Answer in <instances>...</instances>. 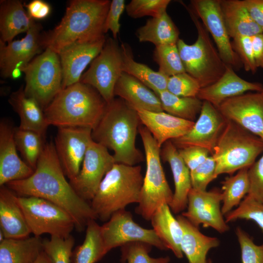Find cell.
<instances>
[{
  "label": "cell",
  "instance_id": "b9f144b4",
  "mask_svg": "<svg viewBox=\"0 0 263 263\" xmlns=\"http://www.w3.org/2000/svg\"><path fill=\"white\" fill-rule=\"evenodd\" d=\"M74 243L71 235L67 238L51 236L50 239L43 240V250L52 263H70Z\"/></svg>",
  "mask_w": 263,
  "mask_h": 263
},
{
  "label": "cell",
  "instance_id": "ac0fdd59",
  "mask_svg": "<svg viewBox=\"0 0 263 263\" xmlns=\"http://www.w3.org/2000/svg\"><path fill=\"white\" fill-rule=\"evenodd\" d=\"M217 109L227 120L237 123L263 140V93L244 94L227 99Z\"/></svg>",
  "mask_w": 263,
  "mask_h": 263
},
{
  "label": "cell",
  "instance_id": "7402d4cb",
  "mask_svg": "<svg viewBox=\"0 0 263 263\" xmlns=\"http://www.w3.org/2000/svg\"><path fill=\"white\" fill-rule=\"evenodd\" d=\"M263 85L251 82L240 77L232 67L226 65L222 76L213 84L202 88L197 97L209 102L217 108L225 100L244 94L248 91L261 92Z\"/></svg>",
  "mask_w": 263,
  "mask_h": 263
},
{
  "label": "cell",
  "instance_id": "bcb514c9",
  "mask_svg": "<svg viewBox=\"0 0 263 263\" xmlns=\"http://www.w3.org/2000/svg\"><path fill=\"white\" fill-rule=\"evenodd\" d=\"M216 162L212 155L195 169L190 171L192 188L200 191L207 190L208 185L217 177Z\"/></svg>",
  "mask_w": 263,
  "mask_h": 263
},
{
  "label": "cell",
  "instance_id": "db71d44e",
  "mask_svg": "<svg viewBox=\"0 0 263 263\" xmlns=\"http://www.w3.org/2000/svg\"><path fill=\"white\" fill-rule=\"evenodd\" d=\"M254 59L257 68H263V33L251 37Z\"/></svg>",
  "mask_w": 263,
  "mask_h": 263
},
{
  "label": "cell",
  "instance_id": "6da1fadb",
  "mask_svg": "<svg viewBox=\"0 0 263 263\" xmlns=\"http://www.w3.org/2000/svg\"><path fill=\"white\" fill-rule=\"evenodd\" d=\"M54 143H46L36 168L29 177L5 185L19 196H35L60 207L73 218L75 228L82 231L97 217L91 204L80 197L65 178Z\"/></svg>",
  "mask_w": 263,
  "mask_h": 263
},
{
  "label": "cell",
  "instance_id": "ee69618b",
  "mask_svg": "<svg viewBox=\"0 0 263 263\" xmlns=\"http://www.w3.org/2000/svg\"><path fill=\"white\" fill-rule=\"evenodd\" d=\"M201 87L193 77L186 72L169 77L167 90L181 97H197Z\"/></svg>",
  "mask_w": 263,
  "mask_h": 263
},
{
  "label": "cell",
  "instance_id": "816d5d0a",
  "mask_svg": "<svg viewBox=\"0 0 263 263\" xmlns=\"http://www.w3.org/2000/svg\"><path fill=\"white\" fill-rule=\"evenodd\" d=\"M29 16L34 20L42 19L48 17L51 12V7L42 0H33L25 5Z\"/></svg>",
  "mask_w": 263,
  "mask_h": 263
},
{
  "label": "cell",
  "instance_id": "4316f807",
  "mask_svg": "<svg viewBox=\"0 0 263 263\" xmlns=\"http://www.w3.org/2000/svg\"><path fill=\"white\" fill-rule=\"evenodd\" d=\"M8 102L19 117V128L45 136L49 125L44 110L35 99L25 94L23 85L10 94Z\"/></svg>",
  "mask_w": 263,
  "mask_h": 263
},
{
  "label": "cell",
  "instance_id": "d6986e66",
  "mask_svg": "<svg viewBox=\"0 0 263 263\" xmlns=\"http://www.w3.org/2000/svg\"><path fill=\"white\" fill-rule=\"evenodd\" d=\"M41 25L36 23L20 40L7 43L0 41V69L1 76L11 77L13 71H21L44 49L41 40Z\"/></svg>",
  "mask_w": 263,
  "mask_h": 263
},
{
  "label": "cell",
  "instance_id": "ba28073f",
  "mask_svg": "<svg viewBox=\"0 0 263 263\" xmlns=\"http://www.w3.org/2000/svg\"><path fill=\"white\" fill-rule=\"evenodd\" d=\"M138 132L144 149L146 169L135 212L150 221L162 205L171 204L173 193L166 179L161 162V148L149 131L140 125Z\"/></svg>",
  "mask_w": 263,
  "mask_h": 263
},
{
  "label": "cell",
  "instance_id": "f907efd6",
  "mask_svg": "<svg viewBox=\"0 0 263 263\" xmlns=\"http://www.w3.org/2000/svg\"><path fill=\"white\" fill-rule=\"evenodd\" d=\"M178 150L190 171L203 163L210 153L207 149L196 146L187 147Z\"/></svg>",
  "mask_w": 263,
  "mask_h": 263
},
{
  "label": "cell",
  "instance_id": "8992f818",
  "mask_svg": "<svg viewBox=\"0 0 263 263\" xmlns=\"http://www.w3.org/2000/svg\"><path fill=\"white\" fill-rule=\"evenodd\" d=\"M185 7L196 27L197 38L190 45L179 38L177 46L186 72L196 79L202 88L218 80L225 73L227 65L200 19L190 7Z\"/></svg>",
  "mask_w": 263,
  "mask_h": 263
},
{
  "label": "cell",
  "instance_id": "11a10c76",
  "mask_svg": "<svg viewBox=\"0 0 263 263\" xmlns=\"http://www.w3.org/2000/svg\"><path fill=\"white\" fill-rule=\"evenodd\" d=\"M34 263H52L50 257L44 251L40 254Z\"/></svg>",
  "mask_w": 263,
  "mask_h": 263
},
{
  "label": "cell",
  "instance_id": "ab89813d",
  "mask_svg": "<svg viewBox=\"0 0 263 263\" xmlns=\"http://www.w3.org/2000/svg\"><path fill=\"white\" fill-rule=\"evenodd\" d=\"M225 216L227 223L238 219L252 221L263 231V204L247 195L236 208Z\"/></svg>",
  "mask_w": 263,
  "mask_h": 263
},
{
  "label": "cell",
  "instance_id": "d6a6232c",
  "mask_svg": "<svg viewBox=\"0 0 263 263\" xmlns=\"http://www.w3.org/2000/svg\"><path fill=\"white\" fill-rule=\"evenodd\" d=\"M122 71L140 81L156 94L167 90L169 77L154 71L147 65L136 61L131 47L122 43Z\"/></svg>",
  "mask_w": 263,
  "mask_h": 263
},
{
  "label": "cell",
  "instance_id": "f5cc1de1",
  "mask_svg": "<svg viewBox=\"0 0 263 263\" xmlns=\"http://www.w3.org/2000/svg\"><path fill=\"white\" fill-rule=\"evenodd\" d=\"M249 15L263 31V0H243Z\"/></svg>",
  "mask_w": 263,
  "mask_h": 263
},
{
  "label": "cell",
  "instance_id": "484cf974",
  "mask_svg": "<svg viewBox=\"0 0 263 263\" xmlns=\"http://www.w3.org/2000/svg\"><path fill=\"white\" fill-rule=\"evenodd\" d=\"M114 96H118L136 110L163 112L158 96L140 81L123 72L115 85Z\"/></svg>",
  "mask_w": 263,
  "mask_h": 263
},
{
  "label": "cell",
  "instance_id": "52a82bcc",
  "mask_svg": "<svg viewBox=\"0 0 263 263\" xmlns=\"http://www.w3.org/2000/svg\"><path fill=\"white\" fill-rule=\"evenodd\" d=\"M263 151V140L234 122L227 120L211 155L216 162V177L249 168Z\"/></svg>",
  "mask_w": 263,
  "mask_h": 263
},
{
  "label": "cell",
  "instance_id": "d4e9b609",
  "mask_svg": "<svg viewBox=\"0 0 263 263\" xmlns=\"http://www.w3.org/2000/svg\"><path fill=\"white\" fill-rule=\"evenodd\" d=\"M18 196L5 185L0 188V227L5 239H19L31 233Z\"/></svg>",
  "mask_w": 263,
  "mask_h": 263
},
{
  "label": "cell",
  "instance_id": "3957f363",
  "mask_svg": "<svg viewBox=\"0 0 263 263\" xmlns=\"http://www.w3.org/2000/svg\"><path fill=\"white\" fill-rule=\"evenodd\" d=\"M141 123L137 111L122 99L114 98L92 130L93 141L113 151L116 163L137 165L144 160L136 146Z\"/></svg>",
  "mask_w": 263,
  "mask_h": 263
},
{
  "label": "cell",
  "instance_id": "8d00e7d4",
  "mask_svg": "<svg viewBox=\"0 0 263 263\" xmlns=\"http://www.w3.org/2000/svg\"><path fill=\"white\" fill-rule=\"evenodd\" d=\"M156 94L160 98L164 112L187 120L194 121L203 105V101L197 97L178 96L167 90Z\"/></svg>",
  "mask_w": 263,
  "mask_h": 263
},
{
  "label": "cell",
  "instance_id": "9a60e30c",
  "mask_svg": "<svg viewBox=\"0 0 263 263\" xmlns=\"http://www.w3.org/2000/svg\"><path fill=\"white\" fill-rule=\"evenodd\" d=\"M88 127L58 128L55 147L64 173L69 180L78 174L87 149L93 141Z\"/></svg>",
  "mask_w": 263,
  "mask_h": 263
},
{
  "label": "cell",
  "instance_id": "5b68a950",
  "mask_svg": "<svg viewBox=\"0 0 263 263\" xmlns=\"http://www.w3.org/2000/svg\"><path fill=\"white\" fill-rule=\"evenodd\" d=\"M144 177L140 165L115 163L101 181L91 206L97 218L107 222L115 212L139 200Z\"/></svg>",
  "mask_w": 263,
  "mask_h": 263
},
{
  "label": "cell",
  "instance_id": "f1b7e54d",
  "mask_svg": "<svg viewBox=\"0 0 263 263\" xmlns=\"http://www.w3.org/2000/svg\"><path fill=\"white\" fill-rule=\"evenodd\" d=\"M18 0H3L0 2V41L7 43L18 35L27 32L35 24Z\"/></svg>",
  "mask_w": 263,
  "mask_h": 263
},
{
  "label": "cell",
  "instance_id": "7bdbcfd3",
  "mask_svg": "<svg viewBox=\"0 0 263 263\" xmlns=\"http://www.w3.org/2000/svg\"><path fill=\"white\" fill-rule=\"evenodd\" d=\"M170 0H132L126 6L127 15L137 19L145 16L156 18L167 12Z\"/></svg>",
  "mask_w": 263,
  "mask_h": 263
},
{
  "label": "cell",
  "instance_id": "836d02e7",
  "mask_svg": "<svg viewBox=\"0 0 263 263\" xmlns=\"http://www.w3.org/2000/svg\"><path fill=\"white\" fill-rule=\"evenodd\" d=\"M136 36L140 42H149L155 47L177 44L179 31L167 12L161 16L148 19L139 27Z\"/></svg>",
  "mask_w": 263,
  "mask_h": 263
},
{
  "label": "cell",
  "instance_id": "680465c9",
  "mask_svg": "<svg viewBox=\"0 0 263 263\" xmlns=\"http://www.w3.org/2000/svg\"><path fill=\"white\" fill-rule=\"evenodd\" d=\"M261 92L263 93V90Z\"/></svg>",
  "mask_w": 263,
  "mask_h": 263
},
{
  "label": "cell",
  "instance_id": "44dd1931",
  "mask_svg": "<svg viewBox=\"0 0 263 263\" xmlns=\"http://www.w3.org/2000/svg\"><path fill=\"white\" fill-rule=\"evenodd\" d=\"M106 39L75 43L58 53L62 70V89L79 82L83 71L99 54Z\"/></svg>",
  "mask_w": 263,
  "mask_h": 263
},
{
  "label": "cell",
  "instance_id": "83f0119b",
  "mask_svg": "<svg viewBox=\"0 0 263 263\" xmlns=\"http://www.w3.org/2000/svg\"><path fill=\"white\" fill-rule=\"evenodd\" d=\"M176 218L183 231L181 250L187 257L188 263H207V253L211 249L219 245V240L216 237L203 234L198 227L192 225L182 215H178Z\"/></svg>",
  "mask_w": 263,
  "mask_h": 263
},
{
  "label": "cell",
  "instance_id": "e0dca14e",
  "mask_svg": "<svg viewBox=\"0 0 263 263\" xmlns=\"http://www.w3.org/2000/svg\"><path fill=\"white\" fill-rule=\"evenodd\" d=\"M226 122L217 108L203 101L199 116L191 129L184 136L171 141L178 149L196 146L207 149L212 154Z\"/></svg>",
  "mask_w": 263,
  "mask_h": 263
},
{
  "label": "cell",
  "instance_id": "9c48e42d",
  "mask_svg": "<svg viewBox=\"0 0 263 263\" xmlns=\"http://www.w3.org/2000/svg\"><path fill=\"white\" fill-rule=\"evenodd\" d=\"M24 91L44 110L62 89V70L59 55L46 48L22 69Z\"/></svg>",
  "mask_w": 263,
  "mask_h": 263
},
{
  "label": "cell",
  "instance_id": "6f0895ef",
  "mask_svg": "<svg viewBox=\"0 0 263 263\" xmlns=\"http://www.w3.org/2000/svg\"><path fill=\"white\" fill-rule=\"evenodd\" d=\"M207 263H212L211 260L210 259H208L207 260Z\"/></svg>",
  "mask_w": 263,
  "mask_h": 263
},
{
  "label": "cell",
  "instance_id": "7a4b0ae2",
  "mask_svg": "<svg viewBox=\"0 0 263 263\" xmlns=\"http://www.w3.org/2000/svg\"><path fill=\"white\" fill-rule=\"evenodd\" d=\"M109 0H73L61 21L53 29L42 33V44L58 53L75 43L91 42L105 38L104 24Z\"/></svg>",
  "mask_w": 263,
  "mask_h": 263
},
{
  "label": "cell",
  "instance_id": "5bb4252c",
  "mask_svg": "<svg viewBox=\"0 0 263 263\" xmlns=\"http://www.w3.org/2000/svg\"><path fill=\"white\" fill-rule=\"evenodd\" d=\"M191 9L212 37L223 61L233 68L243 66L234 51L222 15L220 0H191Z\"/></svg>",
  "mask_w": 263,
  "mask_h": 263
},
{
  "label": "cell",
  "instance_id": "60d3db41",
  "mask_svg": "<svg viewBox=\"0 0 263 263\" xmlns=\"http://www.w3.org/2000/svg\"><path fill=\"white\" fill-rule=\"evenodd\" d=\"M152 246L142 242H133L121 247L122 260L127 263H169V256L152 258L149 255Z\"/></svg>",
  "mask_w": 263,
  "mask_h": 263
},
{
  "label": "cell",
  "instance_id": "ffe728a7",
  "mask_svg": "<svg viewBox=\"0 0 263 263\" xmlns=\"http://www.w3.org/2000/svg\"><path fill=\"white\" fill-rule=\"evenodd\" d=\"M14 128L9 121L0 122V186L29 177L34 170L18 154L14 135Z\"/></svg>",
  "mask_w": 263,
  "mask_h": 263
},
{
  "label": "cell",
  "instance_id": "c3c4849f",
  "mask_svg": "<svg viewBox=\"0 0 263 263\" xmlns=\"http://www.w3.org/2000/svg\"><path fill=\"white\" fill-rule=\"evenodd\" d=\"M250 188L249 196L263 204V155L248 171Z\"/></svg>",
  "mask_w": 263,
  "mask_h": 263
},
{
  "label": "cell",
  "instance_id": "4fadbf2b",
  "mask_svg": "<svg viewBox=\"0 0 263 263\" xmlns=\"http://www.w3.org/2000/svg\"><path fill=\"white\" fill-rule=\"evenodd\" d=\"M115 163L108 149L93 140L78 174L69 182L80 197L91 201L104 177Z\"/></svg>",
  "mask_w": 263,
  "mask_h": 263
},
{
  "label": "cell",
  "instance_id": "f6af8a7d",
  "mask_svg": "<svg viewBox=\"0 0 263 263\" xmlns=\"http://www.w3.org/2000/svg\"><path fill=\"white\" fill-rule=\"evenodd\" d=\"M236 234L240 246L242 263H263V243L255 244L253 238L240 227L236 228Z\"/></svg>",
  "mask_w": 263,
  "mask_h": 263
},
{
  "label": "cell",
  "instance_id": "30bf717a",
  "mask_svg": "<svg viewBox=\"0 0 263 263\" xmlns=\"http://www.w3.org/2000/svg\"><path fill=\"white\" fill-rule=\"evenodd\" d=\"M27 225L35 236L44 234L67 238L75 228L73 218L65 210L47 200L35 196H18Z\"/></svg>",
  "mask_w": 263,
  "mask_h": 263
},
{
  "label": "cell",
  "instance_id": "7c38bea8",
  "mask_svg": "<svg viewBox=\"0 0 263 263\" xmlns=\"http://www.w3.org/2000/svg\"><path fill=\"white\" fill-rule=\"evenodd\" d=\"M101 231L107 253L133 242H142L160 250H168L153 229L145 228L136 224L132 213L125 209L114 213L101 225Z\"/></svg>",
  "mask_w": 263,
  "mask_h": 263
},
{
  "label": "cell",
  "instance_id": "277c9868",
  "mask_svg": "<svg viewBox=\"0 0 263 263\" xmlns=\"http://www.w3.org/2000/svg\"><path fill=\"white\" fill-rule=\"evenodd\" d=\"M107 103L92 86L78 82L62 89L44 110L50 125L58 128L96 126Z\"/></svg>",
  "mask_w": 263,
  "mask_h": 263
},
{
  "label": "cell",
  "instance_id": "f35d334b",
  "mask_svg": "<svg viewBox=\"0 0 263 263\" xmlns=\"http://www.w3.org/2000/svg\"><path fill=\"white\" fill-rule=\"evenodd\" d=\"M153 59L159 66L158 71L168 77L186 72L177 44L155 47Z\"/></svg>",
  "mask_w": 263,
  "mask_h": 263
},
{
  "label": "cell",
  "instance_id": "4dcf8cb0",
  "mask_svg": "<svg viewBox=\"0 0 263 263\" xmlns=\"http://www.w3.org/2000/svg\"><path fill=\"white\" fill-rule=\"evenodd\" d=\"M224 22L230 38L252 37L263 33L252 19L243 0H220Z\"/></svg>",
  "mask_w": 263,
  "mask_h": 263
},
{
  "label": "cell",
  "instance_id": "681fc988",
  "mask_svg": "<svg viewBox=\"0 0 263 263\" xmlns=\"http://www.w3.org/2000/svg\"><path fill=\"white\" fill-rule=\"evenodd\" d=\"M125 8L124 0L111 1L104 24V34L110 31L112 33L113 38L116 39L120 29V19Z\"/></svg>",
  "mask_w": 263,
  "mask_h": 263
},
{
  "label": "cell",
  "instance_id": "74e56055",
  "mask_svg": "<svg viewBox=\"0 0 263 263\" xmlns=\"http://www.w3.org/2000/svg\"><path fill=\"white\" fill-rule=\"evenodd\" d=\"M14 135L17 149L24 162L35 170L45 144L44 136L19 127L14 128Z\"/></svg>",
  "mask_w": 263,
  "mask_h": 263
},
{
  "label": "cell",
  "instance_id": "d590c367",
  "mask_svg": "<svg viewBox=\"0 0 263 263\" xmlns=\"http://www.w3.org/2000/svg\"><path fill=\"white\" fill-rule=\"evenodd\" d=\"M248 168L238 170L237 174L227 177L222 182L223 205L221 211L225 215L238 207L248 193L250 184Z\"/></svg>",
  "mask_w": 263,
  "mask_h": 263
},
{
  "label": "cell",
  "instance_id": "cb8c5ba5",
  "mask_svg": "<svg viewBox=\"0 0 263 263\" xmlns=\"http://www.w3.org/2000/svg\"><path fill=\"white\" fill-rule=\"evenodd\" d=\"M160 154L169 165L172 173L175 190L169 207L174 213L177 214L187 207L188 194L192 188L190 170L171 140L163 145Z\"/></svg>",
  "mask_w": 263,
  "mask_h": 263
},
{
  "label": "cell",
  "instance_id": "f546056e",
  "mask_svg": "<svg viewBox=\"0 0 263 263\" xmlns=\"http://www.w3.org/2000/svg\"><path fill=\"white\" fill-rule=\"evenodd\" d=\"M153 230L166 246L179 259L183 258L181 248L183 231L176 218L167 204L161 205L153 213L150 219Z\"/></svg>",
  "mask_w": 263,
  "mask_h": 263
},
{
  "label": "cell",
  "instance_id": "1f68e13d",
  "mask_svg": "<svg viewBox=\"0 0 263 263\" xmlns=\"http://www.w3.org/2000/svg\"><path fill=\"white\" fill-rule=\"evenodd\" d=\"M43 251L40 237L4 239L0 243V263H34Z\"/></svg>",
  "mask_w": 263,
  "mask_h": 263
},
{
  "label": "cell",
  "instance_id": "8fae6325",
  "mask_svg": "<svg viewBox=\"0 0 263 263\" xmlns=\"http://www.w3.org/2000/svg\"><path fill=\"white\" fill-rule=\"evenodd\" d=\"M122 73L120 46L116 39L108 38L79 82L94 88L108 104L114 98V88Z\"/></svg>",
  "mask_w": 263,
  "mask_h": 263
},
{
  "label": "cell",
  "instance_id": "2e32d148",
  "mask_svg": "<svg viewBox=\"0 0 263 263\" xmlns=\"http://www.w3.org/2000/svg\"><path fill=\"white\" fill-rule=\"evenodd\" d=\"M222 192L218 189L200 191L191 188L188 194L187 210L181 215L197 227L202 225L225 233L229 227L222 213Z\"/></svg>",
  "mask_w": 263,
  "mask_h": 263
},
{
  "label": "cell",
  "instance_id": "7dc6e473",
  "mask_svg": "<svg viewBox=\"0 0 263 263\" xmlns=\"http://www.w3.org/2000/svg\"><path fill=\"white\" fill-rule=\"evenodd\" d=\"M232 45L244 70L252 74L256 73L258 68L254 59L251 37L242 36L237 37L233 39Z\"/></svg>",
  "mask_w": 263,
  "mask_h": 263
},
{
  "label": "cell",
  "instance_id": "603a6c76",
  "mask_svg": "<svg viewBox=\"0 0 263 263\" xmlns=\"http://www.w3.org/2000/svg\"><path fill=\"white\" fill-rule=\"evenodd\" d=\"M136 111L141 123L151 133L160 148L167 141L180 138L187 134L195 122L172 115L164 111Z\"/></svg>",
  "mask_w": 263,
  "mask_h": 263
},
{
  "label": "cell",
  "instance_id": "9f6ffc18",
  "mask_svg": "<svg viewBox=\"0 0 263 263\" xmlns=\"http://www.w3.org/2000/svg\"><path fill=\"white\" fill-rule=\"evenodd\" d=\"M21 73H22V72L20 69L16 68L13 71L11 74V78L14 79H18L21 76Z\"/></svg>",
  "mask_w": 263,
  "mask_h": 263
},
{
  "label": "cell",
  "instance_id": "e575fe53",
  "mask_svg": "<svg viewBox=\"0 0 263 263\" xmlns=\"http://www.w3.org/2000/svg\"><path fill=\"white\" fill-rule=\"evenodd\" d=\"M107 253L101 225L95 220H92L87 225L83 243L73 251L71 261L73 263H95Z\"/></svg>",
  "mask_w": 263,
  "mask_h": 263
}]
</instances>
